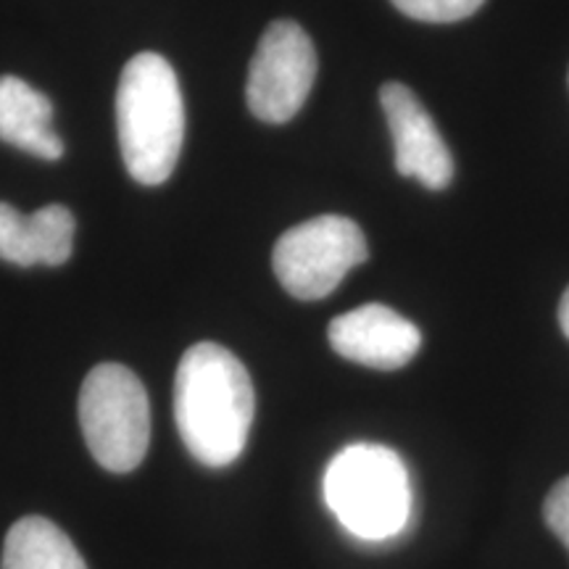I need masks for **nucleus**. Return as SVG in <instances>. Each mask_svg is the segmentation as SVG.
Instances as JSON below:
<instances>
[{
  "mask_svg": "<svg viewBox=\"0 0 569 569\" xmlns=\"http://www.w3.org/2000/svg\"><path fill=\"white\" fill-rule=\"evenodd\" d=\"M256 411L243 361L219 343L190 346L174 380L177 430L190 457L206 467H227L246 451Z\"/></svg>",
  "mask_w": 569,
  "mask_h": 569,
  "instance_id": "1",
  "label": "nucleus"
},
{
  "mask_svg": "<svg viewBox=\"0 0 569 569\" xmlns=\"http://www.w3.org/2000/svg\"><path fill=\"white\" fill-rule=\"evenodd\" d=\"M117 134L127 172L140 184L172 177L184 140V103L177 74L163 56L138 53L117 88Z\"/></svg>",
  "mask_w": 569,
  "mask_h": 569,
  "instance_id": "2",
  "label": "nucleus"
},
{
  "mask_svg": "<svg viewBox=\"0 0 569 569\" xmlns=\"http://www.w3.org/2000/svg\"><path fill=\"white\" fill-rule=\"evenodd\" d=\"M325 501L351 536L396 538L411 517L407 465L388 446H348L327 467Z\"/></svg>",
  "mask_w": 569,
  "mask_h": 569,
  "instance_id": "3",
  "label": "nucleus"
},
{
  "mask_svg": "<svg viewBox=\"0 0 569 569\" xmlns=\"http://www.w3.org/2000/svg\"><path fill=\"white\" fill-rule=\"evenodd\" d=\"M80 425L92 459L124 475L142 465L151 443V407L138 375L122 365H98L84 377Z\"/></svg>",
  "mask_w": 569,
  "mask_h": 569,
  "instance_id": "4",
  "label": "nucleus"
},
{
  "mask_svg": "<svg viewBox=\"0 0 569 569\" xmlns=\"http://www.w3.org/2000/svg\"><path fill=\"white\" fill-rule=\"evenodd\" d=\"M369 246L361 227L348 217L325 213L290 227L274 243L277 280L298 301H319L343 282L353 267L365 264Z\"/></svg>",
  "mask_w": 569,
  "mask_h": 569,
  "instance_id": "5",
  "label": "nucleus"
},
{
  "mask_svg": "<svg viewBox=\"0 0 569 569\" xmlns=\"http://www.w3.org/2000/svg\"><path fill=\"white\" fill-rule=\"evenodd\" d=\"M317 51L301 24L277 19L261 34L248 69L246 101L256 119L284 124L303 109L315 88Z\"/></svg>",
  "mask_w": 569,
  "mask_h": 569,
  "instance_id": "6",
  "label": "nucleus"
},
{
  "mask_svg": "<svg viewBox=\"0 0 569 569\" xmlns=\"http://www.w3.org/2000/svg\"><path fill=\"white\" fill-rule=\"evenodd\" d=\"M380 103L393 134L398 174L422 182L427 190L448 188L453 156L415 92L401 82H388L380 90Z\"/></svg>",
  "mask_w": 569,
  "mask_h": 569,
  "instance_id": "7",
  "label": "nucleus"
},
{
  "mask_svg": "<svg viewBox=\"0 0 569 569\" xmlns=\"http://www.w3.org/2000/svg\"><path fill=\"white\" fill-rule=\"evenodd\" d=\"M327 340L332 351L353 365L393 372L415 359L422 332L390 306L367 303L332 319Z\"/></svg>",
  "mask_w": 569,
  "mask_h": 569,
  "instance_id": "8",
  "label": "nucleus"
},
{
  "mask_svg": "<svg viewBox=\"0 0 569 569\" xmlns=\"http://www.w3.org/2000/svg\"><path fill=\"white\" fill-rule=\"evenodd\" d=\"M74 213L51 203L34 213H19L0 201V259L17 267H61L74 251Z\"/></svg>",
  "mask_w": 569,
  "mask_h": 569,
  "instance_id": "9",
  "label": "nucleus"
},
{
  "mask_svg": "<svg viewBox=\"0 0 569 569\" xmlns=\"http://www.w3.org/2000/svg\"><path fill=\"white\" fill-rule=\"evenodd\" d=\"M0 140L46 161H59L63 140L53 130V103L21 77H0Z\"/></svg>",
  "mask_w": 569,
  "mask_h": 569,
  "instance_id": "10",
  "label": "nucleus"
},
{
  "mask_svg": "<svg viewBox=\"0 0 569 569\" xmlns=\"http://www.w3.org/2000/svg\"><path fill=\"white\" fill-rule=\"evenodd\" d=\"M3 569H88V565L59 525L46 517H24L6 536Z\"/></svg>",
  "mask_w": 569,
  "mask_h": 569,
  "instance_id": "11",
  "label": "nucleus"
},
{
  "mask_svg": "<svg viewBox=\"0 0 569 569\" xmlns=\"http://www.w3.org/2000/svg\"><path fill=\"white\" fill-rule=\"evenodd\" d=\"M398 11L409 19L427 21V24H451L472 17L486 0H390Z\"/></svg>",
  "mask_w": 569,
  "mask_h": 569,
  "instance_id": "12",
  "label": "nucleus"
},
{
  "mask_svg": "<svg viewBox=\"0 0 569 569\" xmlns=\"http://www.w3.org/2000/svg\"><path fill=\"white\" fill-rule=\"evenodd\" d=\"M543 515L549 528L557 532L561 543L569 549V478L559 480L557 486H553L549 498H546Z\"/></svg>",
  "mask_w": 569,
  "mask_h": 569,
  "instance_id": "13",
  "label": "nucleus"
},
{
  "mask_svg": "<svg viewBox=\"0 0 569 569\" xmlns=\"http://www.w3.org/2000/svg\"><path fill=\"white\" fill-rule=\"evenodd\" d=\"M559 325L561 330H565V336L569 338V288L565 290V296H561V303H559Z\"/></svg>",
  "mask_w": 569,
  "mask_h": 569,
  "instance_id": "14",
  "label": "nucleus"
}]
</instances>
